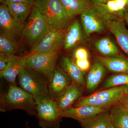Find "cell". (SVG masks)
I'll return each mask as SVG.
<instances>
[{
  "label": "cell",
  "mask_w": 128,
  "mask_h": 128,
  "mask_svg": "<svg viewBox=\"0 0 128 128\" xmlns=\"http://www.w3.org/2000/svg\"><path fill=\"white\" fill-rule=\"evenodd\" d=\"M1 112L21 109L36 116L37 104L33 96L21 87L10 85L7 92L1 96Z\"/></svg>",
  "instance_id": "1"
},
{
  "label": "cell",
  "mask_w": 128,
  "mask_h": 128,
  "mask_svg": "<svg viewBox=\"0 0 128 128\" xmlns=\"http://www.w3.org/2000/svg\"><path fill=\"white\" fill-rule=\"evenodd\" d=\"M46 18L34 5L22 32L21 37L33 51L50 30Z\"/></svg>",
  "instance_id": "2"
},
{
  "label": "cell",
  "mask_w": 128,
  "mask_h": 128,
  "mask_svg": "<svg viewBox=\"0 0 128 128\" xmlns=\"http://www.w3.org/2000/svg\"><path fill=\"white\" fill-rule=\"evenodd\" d=\"M18 77L20 87L31 94L36 102L50 97L48 80L41 73L24 66Z\"/></svg>",
  "instance_id": "3"
},
{
  "label": "cell",
  "mask_w": 128,
  "mask_h": 128,
  "mask_svg": "<svg viewBox=\"0 0 128 128\" xmlns=\"http://www.w3.org/2000/svg\"><path fill=\"white\" fill-rule=\"evenodd\" d=\"M34 6L44 16L50 28L64 29L70 24L71 19L60 0H36Z\"/></svg>",
  "instance_id": "4"
},
{
  "label": "cell",
  "mask_w": 128,
  "mask_h": 128,
  "mask_svg": "<svg viewBox=\"0 0 128 128\" xmlns=\"http://www.w3.org/2000/svg\"><path fill=\"white\" fill-rule=\"evenodd\" d=\"M125 89L122 86L105 89L83 98L76 102L75 106L90 105L106 110L117 104L121 103L126 96Z\"/></svg>",
  "instance_id": "5"
},
{
  "label": "cell",
  "mask_w": 128,
  "mask_h": 128,
  "mask_svg": "<svg viewBox=\"0 0 128 128\" xmlns=\"http://www.w3.org/2000/svg\"><path fill=\"white\" fill-rule=\"evenodd\" d=\"M59 51L30 53L23 57L24 66L44 76L49 80L57 66Z\"/></svg>",
  "instance_id": "6"
},
{
  "label": "cell",
  "mask_w": 128,
  "mask_h": 128,
  "mask_svg": "<svg viewBox=\"0 0 128 128\" xmlns=\"http://www.w3.org/2000/svg\"><path fill=\"white\" fill-rule=\"evenodd\" d=\"M38 125L41 128H59L62 117L57 101L50 97L36 102Z\"/></svg>",
  "instance_id": "7"
},
{
  "label": "cell",
  "mask_w": 128,
  "mask_h": 128,
  "mask_svg": "<svg viewBox=\"0 0 128 128\" xmlns=\"http://www.w3.org/2000/svg\"><path fill=\"white\" fill-rule=\"evenodd\" d=\"M24 24L18 22L12 18L4 3L0 6V33L16 40L21 36Z\"/></svg>",
  "instance_id": "8"
},
{
  "label": "cell",
  "mask_w": 128,
  "mask_h": 128,
  "mask_svg": "<svg viewBox=\"0 0 128 128\" xmlns=\"http://www.w3.org/2000/svg\"><path fill=\"white\" fill-rule=\"evenodd\" d=\"M65 32L64 29L50 28L40 43L30 53L60 51L64 46Z\"/></svg>",
  "instance_id": "9"
},
{
  "label": "cell",
  "mask_w": 128,
  "mask_h": 128,
  "mask_svg": "<svg viewBox=\"0 0 128 128\" xmlns=\"http://www.w3.org/2000/svg\"><path fill=\"white\" fill-rule=\"evenodd\" d=\"M80 18L83 29L87 35L94 33L102 32L107 27L106 21L94 6L81 14Z\"/></svg>",
  "instance_id": "10"
},
{
  "label": "cell",
  "mask_w": 128,
  "mask_h": 128,
  "mask_svg": "<svg viewBox=\"0 0 128 128\" xmlns=\"http://www.w3.org/2000/svg\"><path fill=\"white\" fill-rule=\"evenodd\" d=\"M72 82L70 76L59 65H57L52 76L49 80L48 89L49 96L56 100L60 94Z\"/></svg>",
  "instance_id": "11"
},
{
  "label": "cell",
  "mask_w": 128,
  "mask_h": 128,
  "mask_svg": "<svg viewBox=\"0 0 128 128\" xmlns=\"http://www.w3.org/2000/svg\"><path fill=\"white\" fill-rule=\"evenodd\" d=\"M106 110L98 107L85 105L74 107L72 106L60 111V114L62 118H73L81 124L89 118Z\"/></svg>",
  "instance_id": "12"
},
{
  "label": "cell",
  "mask_w": 128,
  "mask_h": 128,
  "mask_svg": "<svg viewBox=\"0 0 128 128\" xmlns=\"http://www.w3.org/2000/svg\"><path fill=\"white\" fill-rule=\"evenodd\" d=\"M82 92L81 85L73 82L69 84L56 99L60 110L62 111L72 106L80 98Z\"/></svg>",
  "instance_id": "13"
},
{
  "label": "cell",
  "mask_w": 128,
  "mask_h": 128,
  "mask_svg": "<svg viewBox=\"0 0 128 128\" xmlns=\"http://www.w3.org/2000/svg\"><path fill=\"white\" fill-rule=\"evenodd\" d=\"M107 28L116 39L119 46L128 55V29L123 20L117 18L106 20Z\"/></svg>",
  "instance_id": "14"
},
{
  "label": "cell",
  "mask_w": 128,
  "mask_h": 128,
  "mask_svg": "<svg viewBox=\"0 0 128 128\" xmlns=\"http://www.w3.org/2000/svg\"><path fill=\"white\" fill-rule=\"evenodd\" d=\"M128 0H110L105 4H94V7L105 20L120 18Z\"/></svg>",
  "instance_id": "15"
},
{
  "label": "cell",
  "mask_w": 128,
  "mask_h": 128,
  "mask_svg": "<svg viewBox=\"0 0 128 128\" xmlns=\"http://www.w3.org/2000/svg\"><path fill=\"white\" fill-rule=\"evenodd\" d=\"M59 65L67 73L72 82L78 83L82 86L84 85L85 72L82 71L78 68L74 59L62 56L60 59Z\"/></svg>",
  "instance_id": "16"
},
{
  "label": "cell",
  "mask_w": 128,
  "mask_h": 128,
  "mask_svg": "<svg viewBox=\"0 0 128 128\" xmlns=\"http://www.w3.org/2000/svg\"><path fill=\"white\" fill-rule=\"evenodd\" d=\"M23 57L14 55L10 56L6 67L0 76L4 78L10 85L17 86L16 78L24 66Z\"/></svg>",
  "instance_id": "17"
},
{
  "label": "cell",
  "mask_w": 128,
  "mask_h": 128,
  "mask_svg": "<svg viewBox=\"0 0 128 128\" xmlns=\"http://www.w3.org/2000/svg\"><path fill=\"white\" fill-rule=\"evenodd\" d=\"M70 18L92 9L94 4L89 0H60Z\"/></svg>",
  "instance_id": "18"
},
{
  "label": "cell",
  "mask_w": 128,
  "mask_h": 128,
  "mask_svg": "<svg viewBox=\"0 0 128 128\" xmlns=\"http://www.w3.org/2000/svg\"><path fill=\"white\" fill-rule=\"evenodd\" d=\"M97 59L105 68L112 72L128 74V60L123 56H98Z\"/></svg>",
  "instance_id": "19"
},
{
  "label": "cell",
  "mask_w": 128,
  "mask_h": 128,
  "mask_svg": "<svg viewBox=\"0 0 128 128\" xmlns=\"http://www.w3.org/2000/svg\"><path fill=\"white\" fill-rule=\"evenodd\" d=\"M105 73V66L98 60L94 62L86 78L87 89L90 91L96 89L103 80Z\"/></svg>",
  "instance_id": "20"
},
{
  "label": "cell",
  "mask_w": 128,
  "mask_h": 128,
  "mask_svg": "<svg viewBox=\"0 0 128 128\" xmlns=\"http://www.w3.org/2000/svg\"><path fill=\"white\" fill-rule=\"evenodd\" d=\"M82 38V32L80 22L74 20L69 26L65 32L64 47L66 50H70L77 45Z\"/></svg>",
  "instance_id": "21"
},
{
  "label": "cell",
  "mask_w": 128,
  "mask_h": 128,
  "mask_svg": "<svg viewBox=\"0 0 128 128\" xmlns=\"http://www.w3.org/2000/svg\"><path fill=\"white\" fill-rule=\"evenodd\" d=\"M110 119L115 128H128V110L121 103L112 107L109 112Z\"/></svg>",
  "instance_id": "22"
},
{
  "label": "cell",
  "mask_w": 128,
  "mask_h": 128,
  "mask_svg": "<svg viewBox=\"0 0 128 128\" xmlns=\"http://www.w3.org/2000/svg\"><path fill=\"white\" fill-rule=\"evenodd\" d=\"M84 128H112L109 112L105 111L86 120L81 124Z\"/></svg>",
  "instance_id": "23"
},
{
  "label": "cell",
  "mask_w": 128,
  "mask_h": 128,
  "mask_svg": "<svg viewBox=\"0 0 128 128\" xmlns=\"http://www.w3.org/2000/svg\"><path fill=\"white\" fill-rule=\"evenodd\" d=\"M34 6L25 3H11L7 6L12 18L18 22L24 24Z\"/></svg>",
  "instance_id": "24"
},
{
  "label": "cell",
  "mask_w": 128,
  "mask_h": 128,
  "mask_svg": "<svg viewBox=\"0 0 128 128\" xmlns=\"http://www.w3.org/2000/svg\"><path fill=\"white\" fill-rule=\"evenodd\" d=\"M96 49L104 57H112L119 55L118 47L109 38H104L95 43Z\"/></svg>",
  "instance_id": "25"
},
{
  "label": "cell",
  "mask_w": 128,
  "mask_h": 128,
  "mask_svg": "<svg viewBox=\"0 0 128 128\" xmlns=\"http://www.w3.org/2000/svg\"><path fill=\"white\" fill-rule=\"evenodd\" d=\"M18 46L16 40L2 34H0V53L11 56L16 55Z\"/></svg>",
  "instance_id": "26"
},
{
  "label": "cell",
  "mask_w": 128,
  "mask_h": 128,
  "mask_svg": "<svg viewBox=\"0 0 128 128\" xmlns=\"http://www.w3.org/2000/svg\"><path fill=\"white\" fill-rule=\"evenodd\" d=\"M124 85H128V74L120 73L108 78L103 85V88L106 89Z\"/></svg>",
  "instance_id": "27"
},
{
  "label": "cell",
  "mask_w": 128,
  "mask_h": 128,
  "mask_svg": "<svg viewBox=\"0 0 128 128\" xmlns=\"http://www.w3.org/2000/svg\"><path fill=\"white\" fill-rule=\"evenodd\" d=\"M74 57L75 60L87 59H88V54L87 50L84 48H78L75 51Z\"/></svg>",
  "instance_id": "28"
},
{
  "label": "cell",
  "mask_w": 128,
  "mask_h": 128,
  "mask_svg": "<svg viewBox=\"0 0 128 128\" xmlns=\"http://www.w3.org/2000/svg\"><path fill=\"white\" fill-rule=\"evenodd\" d=\"M75 60L76 66L82 71L85 72L90 68V62L88 59L82 60Z\"/></svg>",
  "instance_id": "29"
},
{
  "label": "cell",
  "mask_w": 128,
  "mask_h": 128,
  "mask_svg": "<svg viewBox=\"0 0 128 128\" xmlns=\"http://www.w3.org/2000/svg\"><path fill=\"white\" fill-rule=\"evenodd\" d=\"M10 56L0 53V73H2L6 67Z\"/></svg>",
  "instance_id": "30"
},
{
  "label": "cell",
  "mask_w": 128,
  "mask_h": 128,
  "mask_svg": "<svg viewBox=\"0 0 128 128\" xmlns=\"http://www.w3.org/2000/svg\"><path fill=\"white\" fill-rule=\"evenodd\" d=\"M36 0H5L4 4L7 6L11 3H25L34 5Z\"/></svg>",
  "instance_id": "31"
},
{
  "label": "cell",
  "mask_w": 128,
  "mask_h": 128,
  "mask_svg": "<svg viewBox=\"0 0 128 128\" xmlns=\"http://www.w3.org/2000/svg\"><path fill=\"white\" fill-rule=\"evenodd\" d=\"M120 17L128 25V8H126L120 14Z\"/></svg>",
  "instance_id": "32"
},
{
  "label": "cell",
  "mask_w": 128,
  "mask_h": 128,
  "mask_svg": "<svg viewBox=\"0 0 128 128\" xmlns=\"http://www.w3.org/2000/svg\"><path fill=\"white\" fill-rule=\"evenodd\" d=\"M121 103L124 107L128 110V96H126Z\"/></svg>",
  "instance_id": "33"
},
{
  "label": "cell",
  "mask_w": 128,
  "mask_h": 128,
  "mask_svg": "<svg viewBox=\"0 0 128 128\" xmlns=\"http://www.w3.org/2000/svg\"><path fill=\"white\" fill-rule=\"evenodd\" d=\"M94 4H105L110 0H90Z\"/></svg>",
  "instance_id": "34"
},
{
  "label": "cell",
  "mask_w": 128,
  "mask_h": 128,
  "mask_svg": "<svg viewBox=\"0 0 128 128\" xmlns=\"http://www.w3.org/2000/svg\"><path fill=\"white\" fill-rule=\"evenodd\" d=\"M125 89V92L126 96H128V85H124L122 86Z\"/></svg>",
  "instance_id": "35"
},
{
  "label": "cell",
  "mask_w": 128,
  "mask_h": 128,
  "mask_svg": "<svg viewBox=\"0 0 128 128\" xmlns=\"http://www.w3.org/2000/svg\"><path fill=\"white\" fill-rule=\"evenodd\" d=\"M5 0H0V3L3 4V3H4Z\"/></svg>",
  "instance_id": "36"
},
{
  "label": "cell",
  "mask_w": 128,
  "mask_h": 128,
  "mask_svg": "<svg viewBox=\"0 0 128 128\" xmlns=\"http://www.w3.org/2000/svg\"><path fill=\"white\" fill-rule=\"evenodd\" d=\"M126 8H128V1H127V4H126Z\"/></svg>",
  "instance_id": "37"
},
{
  "label": "cell",
  "mask_w": 128,
  "mask_h": 128,
  "mask_svg": "<svg viewBox=\"0 0 128 128\" xmlns=\"http://www.w3.org/2000/svg\"><path fill=\"white\" fill-rule=\"evenodd\" d=\"M114 128V127H113V128Z\"/></svg>",
  "instance_id": "38"
}]
</instances>
